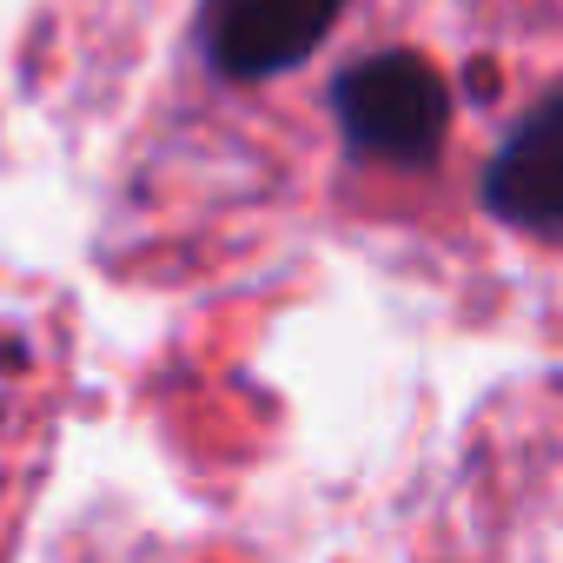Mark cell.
I'll return each mask as SVG.
<instances>
[{
  "label": "cell",
  "mask_w": 563,
  "mask_h": 563,
  "mask_svg": "<svg viewBox=\"0 0 563 563\" xmlns=\"http://www.w3.org/2000/svg\"><path fill=\"white\" fill-rule=\"evenodd\" d=\"M332 120H339V133H345V146L358 159L418 173V166H431L444 153L451 87H444V74L424 54L385 47V54L352 60L332 80Z\"/></svg>",
  "instance_id": "obj_1"
},
{
  "label": "cell",
  "mask_w": 563,
  "mask_h": 563,
  "mask_svg": "<svg viewBox=\"0 0 563 563\" xmlns=\"http://www.w3.org/2000/svg\"><path fill=\"white\" fill-rule=\"evenodd\" d=\"M345 0H212L206 8V60L219 80H278L319 54L339 27Z\"/></svg>",
  "instance_id": "obj_2"
},
{
  "label": "cell",
  "mask_w": 563,
  "mask_h": 563,
  "mask_svg": "<svg viewBox=\"0 0 563 563\" xmlns=\"http://www.w3.org/2000/svg\"><path fill=\"white\" fill-rule=\"evenodd\" d=\"M477 206L530 239H563V87L543 93L484 159Z\"/></svg>",
  "instance_id": "obj_3"
}]
</instances>
